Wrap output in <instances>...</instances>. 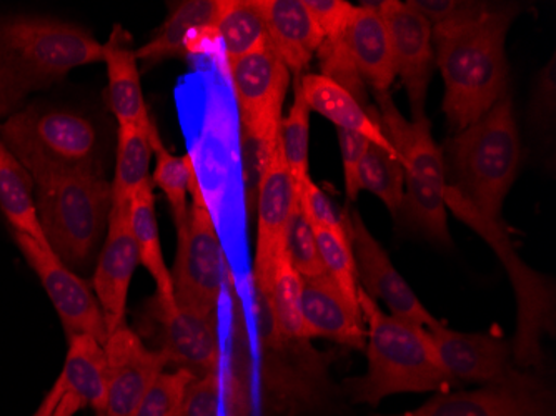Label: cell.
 <instances>
[{"label": "cell", "mask_w": 556, "mask_h": 416, "mask_svg": "<svg viewBox=\"0 0 556 416\" xmlns=\"http://www.w3.org/2000/svg\"><path fill=\"white\" fill-rule=\"evenodd\" d=\"M515 5L462 2L455 15L433 27L437 67L445 84L443 112L455 133L482 118L507 93L508 29Z\"/></svg>", "instance_id": "6da1fadb"}, {"label": "cell", "mask_w": 556, "mask_h": 416, "mask_svg": "<svg viewBox=\"0 0 556 416\" xmlns=\"http://www.w3.org/2000/svg\"><path fill=\"white\" fill-rule=\"evenodd\" d=\"M357 299L368 325V370L345 383L353 402L375 406L399 393L450 392L452 380L427 330L386 314L361 287Z\"/></svg>", "instance_id": "7a4b0ae2"}, {"label": "cell", "mask_w": 556, "mask_h": 416, "mask_svg": "<svg viewBox=\"0 0 556 416\" xmlns=\"http://www.w3.org/2000/svg\"><path fill=\"white\" fill-rule=\"evenodd\" d=\"M448 186L486 217L502 218V206L521 162V140L514 102L505 93L498 102L446 146Z\"/></svg>", "instance_id": "3957f363"}, {"label": "cell", "mask_w": 556, "mask_h": 416, "mask_svg": "<svg viewBox=\"0 0 556 416\" xmlns=\"http://www.w3.org/2000/svg\"><path fill=\"white\" fill-rule=\"evenodd\" d=\"M104 62V43L77 25L39 17H0V77L17 105L75 67Z\"/></svg>", "instance_id": "277c9868"}, {"label": "cell", "mask_w": 556, "mask_h": 416, "mask_svg": "<svg viewBox=\"0 0 556 416\" xmlns=\"http://www.w3.org/2000/svg\"><path fill=\"white\" fill-rule=\"evenodd\" d=\"M377 117L387 139L392 143L405 172V196L402 215L405 224L420 231L428 240L452 247L445 192L448 187L445 159L432 136L427 117L408 121L400 114L389 92L375 93Z\"/></svg>", "instance_id": "5b68a950"}, {"label": "cell", "mask_w": 556, "mask_h": 416, "mask_svg": "<svg viewBox=\"0 0 556 416\" xmlns=\"http://www.w3.org/2000/svg\"><path fill=\"white\" fill-rule=\"evenodd\" d=\"M446 211L477 231L496 253L507 270L517 297V333L511 343L514 360L520 367H536L542 362V337L555 327V287L545 275L525 264L515 250L510 234L502 218H492L478 212L453 187H446Z\"/></svg>", "instance_id": "8992f818"}, {"label": "cell", "mask_w": 556, "mask_h": 416, "mask_svg": "<svg viewBox=\"0 0 556 416\" xmlns=\"http://www.w3.org/2000/svg\"><path fill=\"white\" fill-rule=\"evenodd\" d=\"M37 217L50 249L65 265L89 260L112 206L111 184L99 172L58 175L36 184Z\"/></svg>", "instance_id": "52a82bcc"}, {"label": "cell", "mask_w": 556, "mask_h": 416, "mask_svg": "<svg viewBox=\"0 0 556 416\" xmlns=\"http://www.w3.org/2000/svg\"><path fill=\"white\" fill-rule=\"evenodd\" d=\"M0 140L29 172L34 186L58 175L97 168L96 127L74 112L25 109L0 124Z\"/></svg>", "instance_id": "ba28073f"}, {"label": "cell", "mask_w": 556, "mask_h": 416, "mask_svg": "<svg viewBox=\"0 0 556 416\" xmlns=\"http://www.w3.org/2000/svg\"><path fill=\"white\" fill-rule=\"evenodd\" d=\"M239 111L243 142L254 149V159L264 171L280 143L283 103L292 72L270 43L227 65Z\"/></svg>", "instance_id": "9c48e42d"}, {"label": "cell", "mask_w": 556, "mask_h": 416, "mask_svg": "<svg viewBox=\"0 0 556 416\" xmlns=\"http://www.w3.org/2000/svg\"><path fill=\"white\" fill-rule=\"evenodd\" d=\"M189 217L177 227V259L172 283L177 305L217 314L227 280V260L214 215L197 177L190 184Z\"/></svg>", "instance_id": "30bf717a"}, {"label": "cell", "mask_w": 556, "mask_h": 416, "mask_svg": "<svg viewBox=\"0 0 556 416\" xmlns=\"http://www.w3.org/2000/svg\"><path fill=\"white\" fill-rule=\"evenodd\" d=\"M12 234L27 264L36 272L54 305L68 340L79 335H89L104 345L108 342L109 328L102 306L89 285L71 272L49 245H42L21 231Z\"/></svg>", "instance_id": "8fae6325"}, {"label": "cell", "mask_w": 556, "mask_h": 416, "mask_svg": "<svg viewBox=\"0 0 556 416\" xmlns=\"http://www.w3.org/2000/svg\"><path fill=\"white\" fill-rule=\"evenodd\" d=\"M299 206L292 174L278 143L257 184V242L254 255L255 290L267 293L278 262L286 256L287 236Z\"/></svg>", "instance_id": "7c38bea8"}, {"label": "cell", "mask_w": 556, "mask_h": 416, "mask_svg": "<svg viewBox=\"0 0 556 416\" xmlns=\"http://www.w3.org/2000/svg\"><path fill=\"white\" fill-rule=\"evenodd\" d=\"M239 150L230 105L224 93L211 89L205 97L199 136L189 153L197 181L212 215L217 214L229 200L239 167Z\"/></svg>", "instance_id": "4fadbf2b"}, {"label": "cell", "mask_w": 556, "mask_h": 416, "mask_svg": "<svg viewBox=\"0 0 556 416\" xmlns=\"http://www.w3.org/2000/svg\"><path fill=\"white\" fill-rule=\"evenodd\" d=\"M425 330L453 385L493 387L532 378L511 367V343L498 335L462 333L450 330L442 322Z\"/></svg>", "instance_id": "5bb4252c"}, {"label": "cell", "mask_w": 556, "mask_h": 416, "mask_svg": "<svg viewBox=\"0 0 556 416\" xmlns=\"http://www.w3.org/2000/svg\"><path fill=\"white\" fill-rule=\"evenodd\" d=\"M377 8L389 30L395 75L407 90L412 121L425 118L428 86L437 67L432 24L408 2L386 0Z\"/></svg>", "instance_id": "9a60e30c"}, {"label": "cell", "mask_w": 556, "mask_h": 416, "mask_svg": "<svg viewBox=\"0 0 556 416\" xmlns=\"http://www.w3.org/2000/svg\"><path fill=\"white\" fill-rule=\"evenodd\" d=\"M349 230L357 267L358 287L371 299L386 303L390 315L400 320L421 328L439 324L418 300L410 285L393 267L389 253L371 236L357 212H353L349 217Z\"/></svg>", "instance_id": "2e32d148"}, {"label": "cell", "mask_w": 556, "mask_h": 416, "mask_svg": "<svg viewBox=\"0 0 556 416\" xmlns=\"http://www.w3.org/2000/svg\"><path fill=\"white\" fill-rule=\"evenodd\" d=\"M108 403L102 416H130L150 385L168 367L159 350H149L139 335L121 325L104 343Z\"/></svg>", "instance_id": "e0dca14e"}, {"label": "cell", "mask_w": 556, "mask_h": 416, "mask_svg": "<svg viewBox=\"0 0 556 416\" xmlns=\"http://www.w3.org/2000/svg\"><path fill=\"white\" fill-rule=\"evenodd\" d=\"M161 327V349L167 365L189 370L197 378L220 370L222 346L217 314L187 306L161 308L155 305Z\"/></svg>", "instance_id": "ac0fdd59"}, {"label": "cell", "mask_w": 556, "mask_h": 416, "mask_svg": "<svg viewBox=\"0 0 556 416\" xmlns=\"http://www.w3.org/2000/svg\"><path fill=\"white\" fill-rule=\"evenodd\" d=\"M392 416H552V405L542 383L532 377L475 392H442L414 412Z\"/></svg>", "instance_id": "d6986e66"}, {"label": "cell", "mask_w": 556, "mask_h": 416, "mask_svg": "<svg viewBox=\"0 0 556 416\" xmlns=\"http://www.w3.org/2000/svg\"><path fill=\"white\" fill-rule=\"evenodd\" d=\"M139 252L130 228L129 206L111 209L108 240L93 274V292L104 312L109 335L125 324L130 281L139 265Z\"/></svg>", "instance_id": "ffe728a7"}, {"label": "cell", "mask_w": 556, "mask_h": 416, "mask_svg": "<svg viewBox=\"0 0 556 416\" xmlns=\"http://www.w3.org/2000/svg\"><path fill=\"white\" fill-rule=\"evenodd\" d=\"M302 318L305 340L327 338L355 350L367 346L361 306L328 275L303 278Z\"/></svg>", "instance_id": "44dd1931"}, {"label": "cell", "mask_w": 556, "mask_h": 416, "mask_svg": "<svg viewBox=\"0 0 556 416\" xmlns=\"http://www.w3.org/2000/svg\"><path fill=\"white\" fill-rule=\"evenodd\" d=\"M62 395L52 416H74L92 406L97 416L104 415L108 403V371L104 345L89 335L68 340L67 356L61 377Z\"/></svg>", "instance_id": "7402d4cb"}, {"label": "cell", "mask_w": 556, "mask_h": 416, "mask_svg": "<svg viewBox=\"0 0 556 416\" xmlns=\"http://www.w3.org/2000/svg\"><path fill=\"white\" fill-rule=\"evenodd\" d=\"M257 5L267 27L268 43L289 71L300 77L324 43L305 0H257Z\"/></svg>", "instance_id": "603a6c76"}, {"label": "cell", "mask_w": 556, "mask_h": 416, "mask_svg": "<svg viewBox=\"0 0 556 416\" xmlns=\"http://www.w3.org/2000/svg\"><path fill=\"white\" fill-rule=\"evenodd\" d=\"M343 43L362 83L375 93L389 92L396 75L389 30L377 5H357Z\"/></svg>", "instance_id": "cb8c5ba5"}, {"label": "cell", "mask_w": 556, "mask_h": 416, "mask_svg": "<svg viewBox=\"0 0 556 416\" xmlns=\"http://www.w3.org/2000/svg\"><path fill=\"white\" fill-rule=\"evenodd\" d=\"M299 83L311 112H317L337 128L358 134L374 146L395 150L383 134L377 114L365 111L349 89L324 74L300 75Z\"/></svg>", "instance_id": "d4e9b609"}, {"label": "cell", "mask_w": 556, "mask_h": 416, "mask_svg": "<svg viewBox=\"0 0 556 416\" xmlns=\"http://www.w3.org/2000/svg\"><path fill=\"white\" fill-rule=\"evenodd\" d=\"M129 33L114 25L104 43V64L108 67V99L118 125H147L152 118L143 99L136 50Z\"/></svg>", "instance_id": "484cf974"}, {"label": "cell", "mask_w": 556, "mask_h": 416, "mask_svg": "<svg viewBox=\"0 0 556 416\" xmlns=\"http://www.w3.org/2000/svg\"><path fill=\"white\" fill-rule=\"evenodd\" d=\"M129 218L137 252H139V262L157 285L155 305L161 308H172L177 305V302H175L172 274L165 264L164 252H162L152 180L147 181L137 190L129 205Z\"/></svg>", "instance_id": "4316f807"}, {"label": "cell", "mask_w": 556, "mask_h": 416, "mask_svg": "<svg viewBox=\"0 0 556 416\" xmlns=\"http://www.w3.org/2000/svg\"><path fill=\"white\" fill-rule=\"evenodd\" d=\"M225 0H186L172 9L167 21L149 42L136 49L137 61L159 62L184 55V43L192 30L217 24Z\"/></svg>", "instance_id": "83f0119b"}, {"label": "cell", "mask_w": 556, "mask_h": 416, "mask_svg": "<svg viewBox=\"0 0 556 416\" xmlns=\"http://www.w3.org/2000/svg\"><path fill=\"white\" fill-rule=\"evenodd\" d=\"M0 211L12 225L42 245H49L37 217L36 186L29 172L0 140Z\"/></svg>", "instance_id": "f1b7e54d"}, {"label": "cell", "mask_w": 556, "mask_h": 416, "mask_svg": "<svg viewBox=\"0 0 556 416\" xmlns=\"http://www.w3.org/2000/svg\"><path fill=\"white\" fill-rule=\"evenodd\" d=\"M152 124L154 121L147 125H118L111 209L129 206L137 190L150 180V162L154 157L150 143Z\"/></svg>", "instance_id": "f546056e"}, {"label": "cell", "mask_w": 556, "mask_h": 416, "mask_svg": "<svg viewBox=\"0 0 556 416\" xmlns=\"http://www.w3.org/2000/svg\"><path fill=\"white\" fill-rule=\"evenodd\" d=\"M215 25L227 65L268 43L267 27L257 0H225L224 11Z\"/></svg>", "instance_id": "4dcf8cb0"}, {"label": "cell", "mask_w": 556, "mask_h": 416, "mask_svg": "<svg viewBox=\"0 0 556 416\" xmlns=\"http://www.w3.org/2000/svg\"><path fill=\"white\" fill-rule=\"evenodd\" d=\"M150 143L155 157L152 181L164 192L170 205L175 228L180 227L189 217L190 184L195 177L192 157L189 152L186 155H174L162 142L155 124L150 127Z\"/></svg>", "instance_id": "1f68e13d"}, {"label": "cell", "mask_w": 556, "mask_h": 416, "mask_svg": "<svg viewBox=\"0 0 556 416\" xmlns=\"http://www.w3.org/2000/svg\"><path fill=\"white\" fill-rule=\"evenodd\" d=\"M264 297L278 337L305 340L302 318L303 277L292 267L287 255L278 262Z\"/></svg>", "instance_id": "d6a6232c"}, {"label": "cell", "mask_w": 556, "mask_h": 416, "mask_svg": "<svg viewBox=\"0 0 556 416\" xmlns=\"http://www.w3.org/2000/svg\"><path fill=\"white\" fill-rule=\"evenodd\" d=\"M249 412L245 390L218 370L190 383L182 416H249Z\"/></svg>", "instance_id": "836d02e7"}, {"label": "cell", "mask_w": 556, "mask_h": 416, "mask_svg": "<svg viewBox=\"0 0 556 416\" xmlns=\"http://www.w3.org/2000/svg\"><path fill=\"white\" fill-rule=\"evenodd\" d=\"M361 190L382 200L387 211L399 217L405 196V172L395 150L368 146L361 165Z\"/></svg>", "instance_id": "e575fe53"}, {"label": "cell", "mask_w": 556, "mask_h": 416, "mask_svg": "<svg viewBox=\"0 0 556 416\" xmlns=\"http://www.w3.org/2000/svg\"><path fill=\"white\" fill-rule=\"evenodd\" d=\"M311 109L303 99L300 89L299 77L293 89V103L287 117H283L280 127V147L287 167L292 174L296 186V196L303 181L311 177L308 164H311Z\"/></svg>", "instance_id": "d590c367"}, {"label": "cell", "mask_w": 556, "mask_h": 416, "mask_svg": "<svg viewBox=\"0 0 556 416\" xmlns=\"http://www.w3.org/2000/svg\"><path fill=\"white\" fill-rule=\"evenodd\" d=\"M312 228L317 239L325 274L339 285V289L345 293L346 299L358 305L357 267H355V256H353L352 240H350L349 217H346V227L343 228L314 227V225Z\"/></svg>", "instance_id": "8d00e7d4"}, {"label": "cell", "mask_w": 556, "mask_h": 416, "mask_svg": "<svg viewBox=\"0 0 556 416\" xmlns=\"http://www.w3.org/2000/svg\"><path fill=\"white\" fill-rule=\"evenodd\" d=\"M189 370L162 371L130 416H182L187 390L195 380Z\"/></svg>", "instance_id": "74e56055"}, {"label": "cell", "mask_w": 556, "mask_h": 416, "mask_svg": "<svg viewBox=\"0 0 556 416\" xmlns=\"http://www.w3.org/2000/svg\"><path fill=\"white\" fill-rule=\"evenodd\" d=\"M286 255L292 267L303 278H317L327 275L324 264H321L314 228L299 206H296L295 215L290 224L289 236H287Z\"/></svg>", "instance_id": "f35d334b"}, {"label": "cell", "mask_w": 556, "mask_h": 416, "mask_svg": "<svg viewBox=\"0 0 556 416\" xmlns=\"http://www.w3.org/2000/svg\"><path fill=\"white\" fill-rule=\"evenodd\" d=\"M305 4L324 36V42L342 39L357 9L345 0H305Z\"/></svg>", "instance_id": "ab89813d"}, {"label": "cell", "mask_w": 556, "mask_h": 416, "mask_svg": "<svg viewBox=\"0 0 556 416\" xmlns=\"http://www.w3.org/2000/svg\"><path fill=\"white\" fill-rule=\"evenodd\" d=\"M299 209L314 227L343 228L346 217H339L324 190L311 177L299 189Z\"/></svg>", "instance_id": "60d3db41"}, {"label": "cell", "mask_w": 556, "mask_h": 416, "mask_svg": "<svg viewBox=\"0 0 556 416\" xmlns=\"http://www.w3.org/2000/svg\"><path fill=\"white\" fill-rule=\"evenodd\" d=\"M339 133L340 150H342L343 180L345 192L350 200H355L361 190V165L367 153L368 142L364 137L349 130L337 128Z\"/></svg>", "instance_id": "b9f144b4"}, {"label": "cell", "mask_w": 556, "mask_h": 416, "mask_svg": "<svg viewBox=\"0 0 556 416\" xmlns=\"http://www.w3.org/2000/svg\"><path fill=\"white\" fill-rule=\"evenodd\" d=\"M555 115V59L549 61L548 71L540 75L535 92V117L542 124H548Z\"/></svg>", "instance_id": "7bdbcfd3"}, {"label": "cell", "mask_w": 556, "mask_h": 416, "mask_svg": "<svg viewBox=\"0 0 556 416\" xmlns=\"http://www.w3.org/2000/svg\"><path fill=\"white\" fill-rule=\"evenodd\" d=\"M62 395V383L61 380L55 381L54 387L50 388V392L47 393L46 399L40 403L39 408L36 409L33 416H52L54 415L55 406H58L59 400Z\"/></svg>", "instance_id": "ee69618b"}, {"label": "cell", "mask_w": 556, "mask_h": 416, "mask_svg": "<svg viewBox=\"0 0 556 416\" xmlns=\"http://www.w3.org/2000/svg\"><path fill=\"white\" fill-rule=\"evenodd\" d=\"M15 105L9 97L8 89H5L4 80L0 77V117H4L9 112L14 111Z\"/></svg>", "instance_id": "f6af8a7d"}]
</instances>
